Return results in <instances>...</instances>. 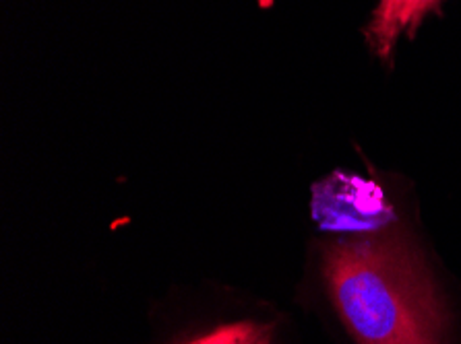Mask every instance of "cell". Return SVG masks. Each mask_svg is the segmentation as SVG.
I'll return each instance as SVG.
<instances>
[{"instance_id": "cell-1", "label": "cell", "mask_w": 461, "mask_h": 344, "mask_svg": "<svg viewBox=\"0 0 461 344\" xmlns=\"http://www.w3.org/2000/svg\"><path fill=\"white\" fill-rule=\"evenodd\" d=\"M335 307L358 344H445V315L414 251L397 237H356L325 251Z\"/></svg>"}, {"instance_id": "cell-2", "label": "cell", "mask_w": 461, "mask_h": 344, "mask_svg": "<svg viewBox=\"0 0 461 344\" xmlns=\"http://www.w3.org/2000/svg\"><path fill=\"white\" fill-rule=\"evenodd\" d=\"M314 216L327 229L368 237L391 219V213L379 186L352 175H335L314 192Z\"/></svg>"}, {"instance_id": "cell-3", "label": "cell", "mask_w": 461, "mask_h": 344, "mask_svg": "<svg viewBox=\"0 0 461 344\" xmlns=\"http://www.w3.org/2000/svg\"><path fill=\"white\" fill-rule=\"evenodd\" d=\"M443 0H379L366 25V41L376 58L389 62L402 35H414Z\"/></svg>"}, {"instance_id": "cell-4", "label": "cell", "mask_w": 461, "mask_h": 344, "mask_svg": "<svg viewBox=\"0 0 461 344\" xmlns=\"http://www.w3.org/2000/svg\"><path fill=\"white\" fill-rule=\"evenodd\" d=\"M185 344H269V336L263 328L244 322V324L221 326Z\"/></svg>"}]
</instances>
